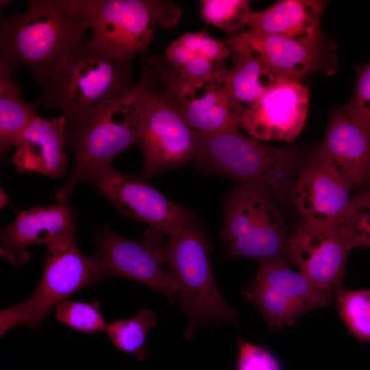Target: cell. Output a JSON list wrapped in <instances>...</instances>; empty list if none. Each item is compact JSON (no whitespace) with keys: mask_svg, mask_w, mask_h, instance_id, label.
I'll list each match as a JSON object with an SVG mask.
<instances>
[{"mask_svg":"<svg viewBox=\"0 0 370 370\" xmlns=\"http://www.w3.org/2000/svg\"><path fill=\"white\" fill-rule=\"evenodd\" d=\"M351 249L332 225L305 221L291 235V263L317 288L333 295L341 289Z\"/></svg>","mask_w":370,"mask_h":370,"instance_id":"15","label":"cell"},{"mask_svg":"<svg viewBox=\"0 0 370 370\" xmlns=\"http://www.w3.org/2000/svg\"><path fill=\"white\" fill-rule=\"evenodd\" d=\"M314 156L332 167L349 190L370 184V130L344 110L332 119Z\"/></svg>","mask_w":370,"mask_h":370,"instance_id":"18","label":"cell"},{"mask_svg":"<svg viewBox=\"0 0 370 370\" xmlns=\"http://www.w3.org/2000/svg\"><path fill=\"white\" fill-rule=\"evenodd\" d=\"M164 234L151 227L142 241L127 238L108 225L97 229L96 258L103 278L117 276L152 288L173 305L180 292L178 284L165 264L162 246Z\"/></svg>","mask_w":370,"mask_h":370,"instance_id":"9","label":"cell"},{"mask_svg":"<svg viewBox=\"0 0 370 370\" xmlns=\"http://www.w3.org/2000/svg\"><path fill=\"white\" fill-rule=\"evenodd\" d=\"M75 227V212L68 201L18 211L14 221L1 229V258L24 264L29 258V247L74 236Z\"/></svg>","mask_w":370,"mask_h":370,"instance_id":"17","label":"cell"},{"mask_svg":"<svg viewBox=\"0 0 370 370\" xmlns=\"http://www.w3.org/2000/svg\"><path fill=\"white\" fill-rule=\"evenodd\" d=\"M323 3L315 0H282L252 13L248 30L282 36L299 42H323L319 21Z\"/></svg>","mask_w":370,"mask_h":370,"instance_id":"21","label":"cell"},{"mask_svg":"<svg viewBox=\"0 0 370 370\" xmlns=\"http://www.w3.org/2000/svg\"><path fill=\"white\" fill-rule=\"evenodd\" d=\"M92 184L123 214L171 236L197 220L194 212L166 198L143 176L119 172L111 165L87 173Z\"/></svg>","mask_w":370,"mask_h":370,"instance_id":"11","label":"cell"},{"mask_svg":"<svg viewBox=\"0 0 370 370\" xmlns=\"http://www.w3.org/2000/svg\"><path fill=\"white\" fill-rule=\"evenodd\" d=\"M130 75V61L101 52L88 40L50 72L36 103L58 109L69 130H79L101 106L132 86Z\"/></svg>","mask_w":370,"mask_h":370,"instance_id":"2","label":"cell"},{"mask_svg":"<svg viewBox=\"0 0 370 370\" xmlns=\"http://www.w3.org/2000/svg\"><path fill=\"white\" fill-rule=\"evenodd\" d=\"M200 12L206 23L228 33L247 26L253 13L247 0H202Z\"/></svg>","mask_w":370,"mask_h":370,"instance_id":"27","label":"cell"},{"mask_svg":"<svg viewBox=\"0 0 370 370\" xmlns=\"http://www.w3.org/2000/svg\"><path fill=\"white\" fill-rule=\"evenodd\" d=\"M12 2V1H8V0H1L0 1V5H1V8H2V7H3L4 5H8L9 3Z\"/></svg>","mask_w":370,"mask_h":370,"instance_id":"35","label":"cell"},{"mask_svg":"<svg viewBox=\"0 0 370 370\" xmlns=\"http://www.w3.org/2000/svg\"><path fill=\"white\" fill-rule=\"evenodd\" d=\"M42 275L33 294L25 301L0 312V336L25 324L38 329L51 310L76 291L104 279L94 255H84L75 235L46 245Z\"/></svg>","mask_w":370,"mask_h":370,"instance_id":"8","label":"cell"},{"mask_svg":"<svg viewBox=\"0 0 370 370\" xmlns=\"http://www.w3.org/2000/svg\"><path fill=\"white\" fill-rule=\"evenodd\" d=\"M289 266L283 261L260 263L256 275L243 291L272 331L293 324L310 310L328 306L332 297Z\"/></svg>","mask_w":370,"mask_h":370,"instance_id":"10","label":"cell"},{"mask_svg":"<svg viewBox=\"0 0 370 370\" xmlns=\"http://www.w3.org/2000/svg\"><path fill=\"white\" fill-rule=\"evenodd\" d=\"M145 66L162 82L163 92L195 132L212 134L238 130L243 107L230 96L220 82H187L173 69H167L158 58H149Z\"/></svg>","mask_w":370,"mask_h":370,"instance_id":"12","label":"cell"},{"mask_svg":"<svg viewBox=\"0 0 370 370\" xmlns=\"http://www.w3.org/2000/svg\"><path fill=\"white\" fill-rule=\"evenodd\" d=\"M197 134L195 160L206 169L221 173L240 185L282 197L297 163L291 147H273L238 130L212 134Z\"/></svg>","mask_w":370,"mask_h":370,"instance_id":"5","label":"cell"},{"mask_svg":"<svg viewBox=\"0 0 370 370\" xmlns=\"http://www.w3.org/2000/svg\"><path fill=\"white\" fill-rule=\"evenodd\" d=\"M184 81L193 84L217 82L227 72L225 62L195 57L176 71Z\"/></svg>","mask_w":370,"mask_h":370,"instance_id":"31","label":"cell"},{"mask_svg":"<svg viewBox=\"0 0 370 370\" xmlns=\"http://www.w3.org/2000/svg\"><path fill=\"white\" fill-rule=\"evenodd\" d=\"M238 341V370H282L269 352L243 338Z\"/></svg>","mask_w":370,"mask_h":370,"instance_id":"32","label":"cell"},{"mask_svg":"<svg viewBox=\"0 0 370 370\" xmlns=\"http://www.w3.org/2000/svg\"><path fill=\"white\" fill-rule=\"evenodd\" d=\"M88 29L75 0H31L24 12L1 21V58L13 67H27L42 84L66 55L88 40Z\"/></svg>","mask_w":370,"mask_h":370,"instance_id":"1","label":"cell"},{"mask_svg":"<svg viewBox=\"0 0 370 370\" xmlns=\"http://www.w3.org/2000/svg\"><path fill=\"white\" fill-rule=\"evenodd\" d=\"M178 40L195 56L217 62H225L232 52L225 42L212 38L206 31L187 32Z\"/></svg>","mask_w":370,"mask_h":370,"instance_id":"30","label":"cell"},{"mask_svg":"<svg viewBox=\"0 0 370 370\" xmlns=\"http://www.w3.org/2000/svg\"><path fill=\"white\" fill-rule=\"evenodd\" d=\"M195 57L197 56L190 53L178 39L173 41L165 51L166 60L175 71L180 70Z\"/></svg>","mask_w":370,"mask_h":370,"instance_id":"33","label":"cell"},{"mask_svg":"<svg viewBox=\"0 0 370 370\" xmlns=\"http://www.w3.org/2000/svg\"><path fill=\"white\" fill-rule=\"evenodd\" d=\"M223 203L221 236L230 256L250 258L259 263L283 261L291 264V236L270 196L238 184L225 195Z\"/></svg>","mask_w":370,"mask_h":370,"instance_id":"7","label":"cell"},{"mask_svg":"<svg viewBox=\"0 0 370 370\" xmlns=\"http://www.w3.org/2000/svg\"><path fill=\"white\" fill-rule=\"evenodd\" d=\"M308 100L307 86L300 82L282 81L243 107L238 125L258 140L292 141L305 123Z\"/></svg>","mask_w":370,"mask_h":370,"instance_id":"16","label":"cell"},{"mask_svg":"<svg viewBox=\"0 0 370 370\" xmlns=\"http://www.w3.org/2000/svg\"><path fill=\"white\" fill-rule=\"evenodd\" d=\"M138 143L144 159L142 176L146 179L195 156L196 132L156 86L147 99Z\"/></svg>","mask_w":370,"mask_h":370,"instance_id":"13","label":"cell"},{"mask_svg":"<svg viewBox=\"0 0 370 370\" xmlns=\"http://www.w3.org/2000/svg\"><path fill=\"white\" fill-rule=\"evenodd\" d=\"M10 198L8 194H6L1 188L0 190V206L1 209L8 206L10 203Z\"/></svg>","mask_w":370,"mask_h":370,"instance_id":"34","label":"cell"},{"mask_svg":"<svg viewBox=\"0 0 370 370\" xmlns=\"http://www.w3.org/2000/svg\"><path fill=\"white\" fill-rule=\"evenodd\" d=\"M92 33L90 44L101 52L130 61L143 56L157 27H170L181 12L159 0H75Z\"/></svg>","mask_w":370,"mask_h":370,"instance_id":"6","label":"cell"},{"mask_svg":"<svg viewBox=\"0 0 370 370\" xmlns=\"http://www.w3.org/2000/svg\"><path fill=\"white\" fill-rule=\"evenodd\" d=\"M343 322L356 337L370 342V290H344L336 293Z\"/></svg>","mask_w":370,"mask_h":370,"instance_id":"26","label":"cell"},{"mask_svg":"<svg viewBox=\"0 0 370 370\" xmlns=\"http://www.w3.org/2000/svg\"><path fill=\"white\" fill-rule=\"evenodd\" d=\"M349 190L332 167L313 155L295 182L293 199L306 221L333 225L350 202Z\"/></svg>","mask_w":370,"mask_h":370,"instance_id":"19","label":"cell"},{"mask_svg":"<svg viewBox=\"0 0 370 370\" xmlns=\"http://www.w3.org/2000/svg\"><path fill=\"white\" fill-rule=\"evenodd\" d=\"M13 66L0 58V151L1 156L16 145L37 115L36 101H25L13 76Z\"/></svg>","mask_w":370,"mask_h":370,"instance_id":"23","label":"cell"},{"mask_svg":"<svg viewBox=\"0 0 370 370\" xmlns=\"http://www.w3.org/2000/svg\"><path fill=\"white\" fill-rule=\"evenodd\" d=\"M165 264L179 288L181 307L188 324L184 332L191 338L199 328L225 321L236 326L238 312L223 298L210 264L212 245L198 220L169 236L162 246Z\"/></svg>","mask_w":370,"mask_h":370,"instance_id":"4","label":"cell"},{"mask_svg":"<svg viewBox=\"0 0 370 370\" xmlns=\"http://www.w3.org/2000/svg\"><path fill=\"white\" fill-rule=\"evenodd\" d=\"M370 189V188H369Z\"/></svg>","mask_w":370,"mask_h":370,"instance_id":"36","label":"cell"},{"mask_svg":"<svg viewBox=\"0 0 370 370\" xmlns=\"http://www.w3.org/2000/svg\"><path fill=\"white\" fill-rule=\"evenodd\" d=\"M156 323L154 312L145 308L132 318L107 323L104 331L119 350L132 354L138 361H141L146 356L147 333Z\"/></svg>","mask_w":370,"mask_h":370,"instance_id":"24","label":"cell"},{"mask_svg":"<svg viewBox=\"0 0 370 370\" xmlns=\"http://www.w3.org/2000/svg\"><path fill=\"white\" fill-rule=\"evenodd\" d=\"M55 317L59 322L84 333L105 330L107 325L97 301L82 302L66 299L56 307Z\"/></svg>","mask_w":370,"mask_h":370,"instance_id":"28","label":"cell"},{"mask_svg":"<svg viewBox=\"0 0 370 370\" xmlns=\"http://www.w3.org/2000/svg\"><path fill=\"white\" fill-rule=\"evenodd\" d=\"M156 85L151 72L144 66L138 82L101 106L85 127L67 130L74 160L68 180L56 191L58 203L68 201L87 173L110 165L116 155L138 142L147 99Z\"/></svg>","mask_w":370,"mask_h":370,"instance_id":"3","label":"cell"},{"mask_svg":"<svg viewBox=\"0 0 370 370\" xmlns=\"http://www.w3.org/2000/svg\"><path fill=\"white\" fill-rule=\"evenodd\" d=\"M344 111L354 121L370 130V62L358 69L354 94Z\"/></svg>","mask_w":370,"mask_h":370,"instance_id":"29","label":"cell"},{"mask_svg":"<svg viewBox=\"0 0 370 370\" xmlns=\"http://www.w3.org/2000/svg\"><path fill=\"white\" fill-rule=\"evenodd\" d=\"M234 62L219 80L230 96L243 107L261 98L284 81L257 55L247 51L234 52Z\"/></svg>","mask_w":370,"mask_h":370,"instance_id":"22","label":"cell"},{"mask_svg":"<svg viewBox=\"0 0 370 370\" xmlns=\"http://www.w3.org/2000/svg\"><path fill=\"white\" fill-rule=\"evenodd\" d=\"M333 225L351 249L370 247V189L352 197Z\"/></svg>","mask_w":370,"mask_h":370,"instance_id":"25","label":"cell"},{"mask_svg":"<svg viewBox=\"0 0 370 370\" xmlns=\"http://www.w3.org/2000/svg\"><path fill=\"white\" fill-rule=\"evenodd\" d=\"M66 132L62 116L46 119L36 115L17 140L10 162L18 172L62 177L66 169Z\"/></svg>","mask_w":370,"mask_h":370,"instance_id":"20","label":"cell"},{"mask_svg":"<svg viewBox=\"0 0 370 370\" xmlns=\"http://www.w3.org/2000/svg\"><path fill=\"white\" fill-rule=\"evenodd\" d=\"M231 51L254 53L285 80L300 82L314 71L330 75L336 69L334 47L309 45L291 38L250 30L238 32L225 42Z\"/></svg>","mask_w":370,"mask_h":370,"instance_id":"14","label":"cell"}]
</instances>
